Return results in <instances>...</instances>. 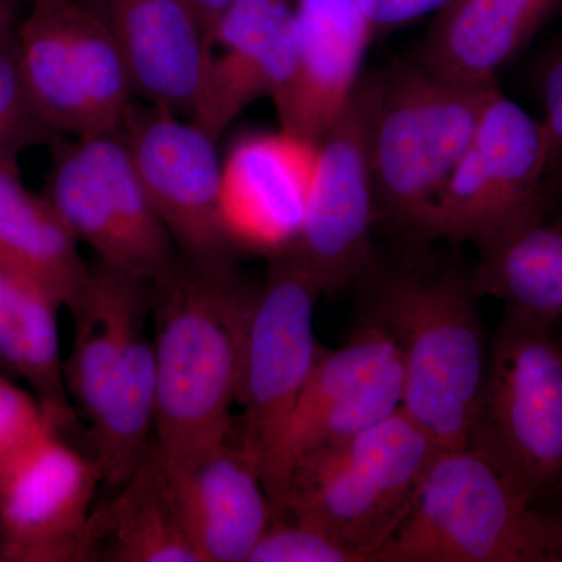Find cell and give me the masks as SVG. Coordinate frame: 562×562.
I'll return each mask as SVG.
<instances>
[{
    "label": "cell",
    "mask_w": 562,
    "mask_h": 562,
    "mask_svg": "<svg viewBox=\"0 0 562 562\" xmlns=\"http://www.w3.org/2000/svg\"><path fill=\"white\" fill-rule=\"evenodd\" d=\"M60 310L49 290L0 266V373L27 384L63 430L76 412L65 382Z\"/></svg>",
    "instance_id": "cell-24"
},
{
    "label": "cell",
    "mask_w": 562,
    "mask_h": 562,
    "mask_svg": "<svg viewBox=\"0 0 562 562\" xmlns=\"http://www.w3.org/2000/svg\"><path fill=\"white\" fill-rule=\"evenodd\" d=\"M452 0H364L366 14L371 24L372 41L436 14Z\"/></svg>",
    "instance_id": "cell-30"
},
{
    "label": "cell",
    "mask_w": 562,
    "mask_h": 562,
    "mask_svg": "<svg viewBox=\"0 0 562 562\" xmlns=\"http://www.w3.org/2000/svg\"><path fill=\"white\" fill-rule=\"evenodd\" d=\"M549 184L541 121L497 87L439 199L432 239L486 249L547 216Z\"/></svg>",
    "instance_id": "cell-10"
},
{
    "label": "cell",
    "mask_w": 562,
    "mask_h": 562,
    "mask_svg": "<svg viewBox=\"0 0 562 562\" xmlns=\"http://www.w3.org/2000/svg\"><path fill=\"white\" fill-rule=\"evenodd\" d=\"M324 292L294 255L269 260L251 314L238 401L243 406L239 446L260 473L324 350L314 331V313Z\"/></svg>",
    "instance_id": "cell-13"
},
{
    "label": "cell",
    "mask_w": 562,
    "mask_h": 562,
    "mask_svg": "<svg viewBox=\"0 0 562 562\" xmlns=\"http://www.w3.org/2000/svg\"><path fill=\"white\" fill-rule=\"evenodd\" d=\"M543 120L549 179L562 171V38L547 57L542 70Z\"/></svg>",
    "instance_id": "cell-29"
},
{
    "label": "cell",
    "mask_w": 562,
    "mask_h": 562,
    "mask_svg": "<svg viewBox=\"0 0 562 562\" xmlns=\"http://www.w3.org/2000/svg\"><path fill=\"white\" fill-rule=\"evenodd\" d=\"M247 562H366L327 532L290 516L272 517Z\"/></svg>",
    "instance_id": "cell-27"
},
{
    "label": "cell",
    "mask_w": 562,
    "mask_h": 562,
    "mask_svg": "<svg viewBox=\"0 0 562 562\" xmlns=\"http://www.w3.org/2000/svg\"><path fill=\"white\" fill-rule=\"evenodd\" d=\"M88 561L202 562L154 446L109 505L95 509Z\"/></svg>",
    "instance_id": "cell-22"
},
{
    "label": "cell",
    "mask_w": 562,
    "mask_h": 562,
    "mask_svg": "<svg viewBox=\"0 0 562 562\" xmlns=\"http://www.w3.org/2000/svg\"><path fill=\"white\" fill-rule=\"evenodd\" d=\"M60 431L43 432L0 469V562L88 561L102 472Z\"/></svg>",
    "instance_id": "cell-15"
},
{
    "label": "cell",
    "mask_w": 562,
    "mask_h": 562,
    "mask_svg": "<svg viewBox=\"0 0 562 562\" xmlns=\"http://www.w3.org/2000/svg\"><path fill=\"white\" fill-rule=\"evenodd\" d=\"M382 70L362 76L338 120L316 146V160L294 255L335 291L360 280L372 265L376 203L371 165V128Z\"/></svg>",
    "instance_id": "cell-11"
},
{
    "label": "cell",
    "mask_w": 562,
    "mask_h": 562,
    "mask_svg": "<svg viewBox=\"0 0 562 562\" xmlns=\"http://www.w3.org/2000/svg\"><path fill=\"white\" fill-rule=\"evenodd\" d=\"M88 3H91V5L99 7V9H103V2L105 0H87Z\"/></svg>",
    "instance_id": "cell-33"
},
{
    "label": "cell",
    "mask_w": 562,
    "mask_h": 562,
    "mask_svg": "<svg viewBox=\"0 0 562 562\" xmlns=\"http://www.w3.org/2000/svg\"><path fill=\"white\" fill-rule=\"evenodd\" d=\"M562 514V513H561Z\"/></svg>",
    "instance_id": "cell-36"
},
{
    "label": "cell",
    "mask_w": 562,
    "mask_h": 562,
    "mask_svg": "<svg viewBox=\"0 0 562 562\" xmlns=\"http://www.w3.org/2000/svg\"><path fill=\"white\" fill-rule=\"evenodd\" d=\"M375 562H562V516L471 447L438 450Z\"/></svg>",
    "instance_id": "cell-4"
},
{
    "label": "cell",
    "mask_w": 562,
    "mask_h": 562,
    "mask_svg": "<svg viewBox=\"0 0 562 562\" xmlns=\"http://www.w3.org/2000/svg\"><path fill=\"white\" fill-rule=\"evenodd\" d=\"M479 251L471 277L480 297L562 319V222L542 217Z\"/></svg>",
    "instance_id": "cell-25"
},
{
    "label": "cell",
    "mask_w": 562,
    "mask_h": 562,
    "mask_svg": "<svg viewBox=\"0 0 562 562\" xmlns=\"http://www.w3.org/2000/svg\"><path fill=\"white\" fill-rule=\"evenodd\" d=\"M60 138L33 105L11 35L0 44V161H20L25 150Z\"/></svg>",
    "instance_id": "cell-26"
},
{
    "label": "cell",
    "mask_w": 562,
    "mask_h": 562,
    "mask_svg": "<svg viewBox=\"0 0 562 562\" xmlns=\"http://www.w3.org/2000/svg\"><path fill=\"white\" fill-rule=\"evenodd\" d=\"M316 146L280 131L236 140L222 160L220 214L233 249L286 254L301 235Z\"/></svg>",
    "instance_id": "cell-17"
},
{
    "label": "cell",
    "mask_w": 562,
    "mask_h": 562,
    "mask_svg": "<svg viewBox=\"0 0 562 562\" xmlns=\"http://www.w3.org/2000/svg\"><path fill=\"white\" fill-rule=\"evenodd\" d=\"M191 2L198 11L199 18H201L210 44L214 27L220 22L222 14L227 11L235 0H191Z\"/></svg>",
    "instance_id": "cell-31"
},
{
    "label": "cell",
    "mask_w": 562,
    "mask_h": 562,
    "mask_svg": "<svg viewBox=\"0 0 562 562\" xmlns=\"http://www.w3.org/2000/svg\"><path fill=\"white\" fill-rule=\"evenodd\" d=\"M295 69L294 0H235L211 35L205 77L191 120L220 140L258 99L279 105Z\"/></svg>",
    "instance_id": "cell-16"
},
{
    "label": "cell",
    "mask_w": 562,
    "mask_h": 562,
    "mask_svg": "<svg viewBox=\"0 0 562 562\" xmlns=\"http://www.w3.org/2000/svg\"><path fill=\"white\" fill-rule=\"evenodd\" d=\"M136 98L191 120L210 44L191 0H105Z\"/></svg>",
    "instance_id": "cell-20"
},
{
    "label": "cell",
    "mask_w": 562,
    "mask_h": 562,
    "mask_svg": "<svg viewBox=\"0 0 562 562\" xmlns=\"http://www.w3.org/2000/svg\"><path fill=\"white\" fill-rule=\"evenodd\" d=\"M553 180L557 181L558 187L562 188V171L560 173H558V176L554 177Z\"/></svg>",
    "instance_id": "cell-34"
},
{
    "label": "cell",
    "mask_w": 562,
    "mask_h": 562,
    "mask_svg": "<svg viewBox=\"0 0 562 562\" xmlns=\"http://www.w3.org/2000/svg\"><path fill=\"white\" fill-rule=\"evenodd\" d=\"M14 43L33 105L52 131L69 138L121 131L136 92L103 10L87 0H31Z\"/></svg>",
    "instance_id": "cell-8"
},
{
    "label": "cell",
    "mask_w": 562,
    "mask_h": 562,
    "mask_svg": "<svg viewBox=\"0 0 562 562\" xmlns=\"http://www.w3.org/2000/svg\"><path fill=\"white\" fill-rule=\"evenodd\" d=\"M79 244L44 194L25 187L20 161H0V266L36 281L72 313L91 276Z\"/></svg>",
    "instance_id": "cell-23"
},
{
    "label": "cell",
    "mask_w": 562,
    "mask_h": 562,
    "mask_svg": "<svg viewBox=\"0 0 562 562\" xmlns=\"http://www.w3.org/2000/svg\"><path fill=\"white\" fill-rule=\"evenodd\" d=\"M160 458L202 562H247L272 520L257 462L231 439Z\"/></svg>",
    "instance_id": "cell-18"
},
{
    "label": "cell",
    "mask_w": 562,
    "mask_h": 562,
    "mask_svg": "<svg viewBox=\"0 0 562 562\" xmlns=\"http://www.w3.org/2000/svg\"><path fill=\"white\" fill-rule=\"evenodd\" d=\"M297 69L276 106L281 131L317 146L360 83L372 43L364 0H294Z\"/></svg>",
    "instance_id": "cell-19"
},
{
    "label": "cell",
    "mask_w": 562,
    "mask_h": 562,
    "mask_svg": "<svg viewBox=\"0 0 562 562\" xmlns=\"http://www.w3.org/2000/svg\"><path fill=\"white\" fill-rule=\"evenodd\" d=\"M403 368L391 336L361 324L339 349L322 350L261 471L280 516L292 468L303 454L342 441L402 408Z\"/></svg>",
    "instance_id": "cell-12"
},
{
    "label": "cell",
    "mask_w": 562,
    "mask_h": 562,
    "mask_svg": "<svg viewBox=\"0 0 562 562\" xmlns=\"http://www.w3.org/2000/svg\"><path fill=\"white\" fill-rule=\"evenodd\" d=\"M560 14L562 0H452L435 14L417 61L457 83H495Z\"/></svg>",
    "instance_id": "cell-21"
},
{
    "label": "cell",
    "mask_w": 562,
    "mask_h": 562,
    "mask_svg": "<svg viewBox=\"0 0 562 562\" xmlns=\"http://www.w3.org/2000/svg\"><path fill=\"white\" fill-rule=\"evenodd\" d=\"M151 299L150 283L99 262L70 313L66 387L90 424L94 460L103 483L113 490L154 446L157 364L147 331Z\"/></svg>",
    "instance_id": "cell-3"
},
{
    "label": "cell",
    "mask_w": 562,
    "mask_h": 562,
    "mask_svg": "<svg viewBox=\"0 0 562 562\" xmlns=\"http://www.w3.org/2000/svg\"><path fill=\"white\" fill-rule=\"evenodd\" d=\"M157 401L154 446L165 458L231 439L258 292L232 265L181 262L151 284Z\"/></svg>",
    "instance_id": "cell-1"
},
{
    "label": "cell",
    "mask_w": 562,
    "mask_h": 562,
    "mask_svg": "<svg viewBox=\"0 0 562 562\" xmlns=\"http://www.w3.org/2000/svg\"><path fill=\"white\" fill-rule=\"evenodd\" d=\"M360 279L368 281L361 324L387 333L401 357L403 412L439 450L464 449L490 353L472 277L371 265Z\"/></svg>",
    "instance_id": "cell-2"
},
{
    "label": "cell",
    "mask_w": 562,
    "mask_h": 562,
    "mask_svg": "<svg viewBox=\"0 0 562 562\" xmlns=\"http://www.w3.org/2000/svg\"><path fill=\"white\" fill-rule=\"evenodd\" d=\"M560 339H561V342H562V335H560ZM560 492H562V486H561V491Z\"/></svg>",
    "instance_id": "cell-35"
},
{
    "label": "cell",
    "mask_w": 562,
    "mask_h": 562,
    "mask_svg": "<svg viewBox=\"0 0 562 562\" xmlns=\"http://www.w3.org/2000/svg\"><path fill=\"white\" fill-rule=\"evenodd\" d=\"M497 87L442 79L419 61L382 70L371 128L376 217L432 241L439 199Z\"/></svg>",
    "instance_id": "cell-5"
},
{
    "label": "cell",
    "mask_w": 562,
    "mask_h": 562,
    "mask_svg": "<svg viewBox=\"0 0 562 562\" xmlns=\"http://www.w3.org/2000/svg\"><path fill=\"white\" fill-rule=\"evenodd\" d=\"M44 198L99 262L154 284L180 265L121 132L52 144Z\"/></svg>",
    "instance_id": "cell-9"
},
{
    "label": "cell",
    "mask_w": 562,
    "mask_h": 562,
    "mask_svg": "<svg viewBox=\"0 0 562 562\" xmlns=\"http://www.w3.org/2000/svg\"><path fill=\"white\" fill-rule=\"evenodd\" d=\"M438 450L397 409L357 435L303 454L292 468L280 516L313 525L373 562L408 513Z\"/></svg>",
    "instance_id": "cell-6"
},
{
    "label": "cell",
    "mask_w": 562,
    "mask_h": 562,
    "mask_svg": "<svg viewBox=\"0 0 562 562\" xmlns=\"http://www.w3.org/2000/svg\"><path fill=\"white\" fill-rule=\"evenodd\" d=\"M50 428L58 427L33 392L0 373V469Z\"/></svg>",
    "instance_id": "cell-28"
},
{
    "label": "cell",
    "mask_w": 562,
    "mask_h": 562,
    "mask_svg": "<svg viewBox=\"0 0 562 562\" xmlns=\"http://www.w3.org/2000/svg\"><path fill=\"white\" fill-rule=\"evenodd\" d=\"M121 135L147 198L184 262L232 265L221 224L222 161L217 139L172 111L133 103Z\"/></svg>",
    "instance_id": "cell-14"
},
{
    "label": "cell",
    "mask_w": 562,
    "mask_h": 562,
    "mask_svg": "<svg viewBox=\"0 0 562 562\" xmlns=\"http://www.w3.org/2000/svg\"><path fill=\"white\" fill-rule=\"evenodd\" d=\"M21 16L20 0H0V44L14 35Z\"/></svg>",
    "instance_id": "cell-32"
},
{
    "label": "cell",
    "mask_w": 562,
    "mask_h": 562,
    "mask_svg": "<svg viewBox=\"0 0 562 562\" xmlns=\"http://www.w3.org/2000/svg\"><path fill=\"white\" fill-rule=\"evenodd\" d=\"M554 325L506 305L468 446L538 503L562 486V342Z\"/></svg>",
    "instance_id": "cell-7"
}]
</instances>
